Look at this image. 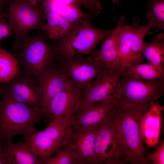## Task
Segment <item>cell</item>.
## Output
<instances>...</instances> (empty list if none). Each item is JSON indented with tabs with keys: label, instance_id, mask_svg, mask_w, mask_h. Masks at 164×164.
Returning a JSON list of instances; mask_svg holds the SVG:
<instances>
[{
	"label": "cell",
	"instance_id": "6da1fadb",
	"mask_svg": "<svg viewBox=\"0 0 164 164\" xmlns=\"http://www.w3.org/2000/svg\"><path fill=\"white\" fill-rule=\"evenodd\" d=\"M146 111L118 105L112 118L125 149L129 164H149L145 156L142 121Z\"/></svg>",
	"mask_w": 164,
	"mask_h": 164
},
{
	"label": "cell",
	"instance_id": "7a4b0ae2",
	"mask_svg": "<svg viewBox=\"0 0 164 164\" xmlns=\"http://www.w3.org/2000/svg\"><path fill=\"white\" fill-rule=\"evenodd\" d=\"M43 116L42 110L14 101L3 94L0 103V138L7 142L17 135L27 137L36 132L35 125Z\"/></svg>",
	"mask_w": 164,
	"mask_h": 164
},
{
	"label": "cell",
	"instance_id": "3957f363",
	"mask_svg": "<svg viewBox=\"0 0 164 164\" xmlns=\"http://www.w3.org/2000/svg\"><path fill=\"white\" fill-rule=\"evenodd\" d=\"M91 19L90 15L77 21L68 34L58 40L53 46L55 59L89 54L110 35L112 29L97 28L92 25Z\"/></svg>",
	"mask_w": 164,
	"mask_h": 164
},
{
	"label": "cell",
	"instance_id": "277c9868",
	"mask_svg": "<svg viewBox=\"0 0 164 164\" xmlns=\"http://www.w3.org/2000/svg\"><path fill=\"white\" fill-rule=\"evenodd\" d=\"M10 53L21 69L37 81L55 62L53 46L38 33L26 35Z\"/></svg>",
	"mask_w": 164,
	"mask_h": 164
},
{
	"label": "cell",
	"instance_id": "5b68a950",
	"mask_svg": "<svg viewBox=\"0 0 164 164\" xmlns=\"http://www.w3.org/2000/svg\"><path fill=\"white\" fill-rule=\"evenodd\" d=\"M164 93V79L145 80L123 73L116 92L118 104L146 111Z\"/></svg>",
	"mask_w": 164,
	"mask_h": 164
},
{
	"label": "cell",
	"instance_id": "8992f818",
	"mask_svg": "<svg viewBox=\"0 0 164 164\" xmlns=\"http://www.w3.org/2000/svg\"><path fill=\"white\" fill-rule=\"evenodd\" d=\"M125 21V18L122 16L117 22L119 25L118 65L123 70L129 64L143 63L144 39L151 29L148 23L141 25L137 17L134 18L131 25L126 24Z\"/></svg>",
	"mask_w": 164,
	"mask_h": 164
},
{
	"label": "cell",
	"instance_id": "52a82bcc",
	"mask_svg": "<svg viewBox=\"0 0 164 164\" xmlns=\"http://www.w3.org/2000/svg\"><path fill=\"white\" fill-rule=\"evenodd\" d=\"M7 17L15 37L12 49L30 31L42 30L45 21L39 4H32L23 0H13L9 4Z\"/></svg>",
	"mask_w": 164,
	"mask_h": 164
},
{
	"label": "cell",
	"instance_id": "ba28073f",
	"mask_svg": "<svg viewBox=\"0 0 164 164\" xmlns=\"http://www.w3.org/2000/svg\"><path fill=\"white\" fill-rule=\"evenodd\" d=\"M95 153L99 164H129L125 149L112 119L98 128Z\"/></svg>",
	"mask_w": 164,
	"mask_h": 164
},
{
	"label": "cell",
	"instance_id": "9c48e42d",
	"mask_svg": "<svg viewBox=\"0 0 164 164\" xmlns=\"http://www.w3.org/2000/svg\"><path fill=\"white\" fill-rule=\"evenodd\" d=\"M55 61L71 82L83 90L105 69L94 56L84 58L76 55Z\"/></svg>",
	"mask_w": 164,
	"mask_h": 164
},
{
	"label": "cell",
	"instance_id": "30bf717a",
	"mask_svg": "<svg viewBox=\"0 0 164 164\" xmlns=\"http://www.w3.org/2000/svg\"><path fill=\"white\" fill-rule=\"evenodd\" d=\"M123 73L119 67L104 69L83 90V102L79 109L105 101L117 102V89Z\"/></svg>",
	"mask_w": 164,
	"mask_h": 164
},
{
	"label": "cell",
	"instance_id": "8fae6325",
	"mask_svg": "<svg viewBox=\"0 0 164 164\" xmlns=\"http://www.w3.org/2000/svg\"><path fill=\"white\" fill-rule=\"evenodd\" d=\"M4 85V94L14 101L43 111L42 94L38 83L21 69Z\"/></svg>",
	"mask_w": 164,
	"mask_h": 164
},
{
	"label": "cell",
	"instance_id": "7c38bea8",
	"mask_svg": "<svg viewBox=\"0 0 164 164\" xmlns=\"http://www.w3.org/2000/svg\"><path fill=\"white\" fill-rule=\"evenodd\" d=\"M118 106L117 102L107 100L81 108L72 118L73 126L80 128L100 127L111 120Z\"/></svg>",
	"mask_w": 164,
	"mask_h": 164
},
{
	"label": "cell",
	"instance_id": "4fadbf2b",
	"mask_svg": "<svg viewBox=\"0 0 164 164\" xmlns=\"http://www.w3.org/2000/svg\"><path fill=\"white\" fill-rule=\"evenodd\" d=\"M83 99V90L72 84L53 97L44 116L50 119L56 117L73 116L78 111Z\"/></svg>",
	"mask_w": 164,
	"mask_h": 164
},
{
	"label": "cell",
	"instance_id": "5bb4252c",
	"mask_svg": "<svg viewBox=\"0 0 164 164\" xmlns=\"http://www.w3.org/2000/svg\"><path fill=\"white\" fill-rule=\"evenodd\" d=\"M99 128H80L73 126L70 136L64 145L77 155L80 164H99L95 153V145Z\"/></svg>",
	"mask_w": 164,
	"mask_h": 164
},
{
	"label": "cell",
	"instance_id": "9a60e30c",
	"mask_svg": "<svg viewBox=\"0 0 164 164\" xmlns=\"http://www.w3.org/2000/svg\"><path fill=\"white\" fill-rule=\"evenodd\" d=\"M37 82L42 94L43 115L53 97L73 84L56 61L43 73Z\"/></svg>",
	"mask_w": 164,
	"mask_h": 164
},
{
	"label": "cell",
	"instance_id": "2e32d148",
	"mask_svg": "<svg viewBox=\"0 0 164 164\" xmlns=\"http://www.w3.org/2000/svg\"><path fill=\"white\" fill-rule=\"evenodd\" d=\"M164 107L158 102H153L147 109L142 121L144 141L149 147H153L159 141L162 112Z\"/></svg>",
	"mask_w": 164,
	"mask_h": 164
},
{
	"label": "cell",
	"instance_id": "e0dca14e",
	"mask_svg": "<svg viewBox=\"0 0 164 164\" xmlns=\"http://www.w3.org/2000/svg\"><path fill=\"white\" fill-rule=\"evenodd\" d=\"M25 138L38 156L39 164H45L61 148L45 130L36 132Z\"/></svg>",
	"mask_w": 164,
	"mask_h": 164
},
{
	"label": "cell",
	"instance_id": "ac0fdd59",
	"mask_svg": "<svg viewBox=\"0 0 164 164\" xmlns=\"http://www.w3.org/2000/svg\"><path fill=\"white\" fill-rule=\"evenodd\" d=\"M118 30L119 26L117 23L116 27L104 41L101 49L94 54V56L106 69L111 70L119 67L118 46Z\"/></svg>",
	"mask_w": 164,
	"mask_h": 164
},
{
	"label": "cell",
	"instance_id": "d6986e66",
	"mask_svg": "<svg viewBox=\"0 0 164 164\" xmlns=\"http://www.w3.org/2000/svg\"><path fill=\"white\" fill-rule=\"evenodd\" d=\"M73 116L53 118L50 119L44 130L60 148L66 144L71 135L73 128Z\"/></svg>",
	"mask_w": 164,
	"mask_h": 164
},
{
	"label": "cell",
	"instance_id": "ffe728a7",
	"mask_svg": "<svg viewBox=\"0 0 164 164\" xmlns=\"http://www.w3.org/2000/svg\"><path fill=\"white\" fill-rule=\"evenodd\" d=\"M44 15L46 22L42 30L51 39L58 40L63 38L73 26V23L69 22L59 15L53 13Z\"/></svg>",
	"mask_w": 164,
	"mask_h": 164
},
{
	"label": "cell",
	"instance_id": "44dd1931",
	"mask_svg": "<svg viewBox=\"0 0 164 164\" xmlns=\"http://www.w3.org/2000/svg\"><path fill=\"white\" fill-rule=\"evenodd\" d=\"M7 143L12 157V164H39L38 158L28 141L13 143L11 140Z\"/></svg>",
	"mask_w": 164,
	"mask_h": 164
},
{
	"label": "cell",
	"instance_id": "7402d4cb",
	"mask_svg": "<svg viewBox=\"0 0 164 164\" xmlns=\"http://www.w3.org/2000/svg\"><path fill=\"white\" fill-rule=\"evenodd\" d=\"M142 54L149 63L158 69L163 67L164 61V35L159 34L150 43L144 42Z\"/></svg>",
	"mask_w": 164,
	"mask_h": 164
},
{
	"label": "cell",
	"instance_id": "603a6c76",
	"mask_svg": "<svg viewBox=\"0 0 164 164\" xmlns=\"http://www.w3.org/2000/svg\"><path fill=\"white\" fill-rule=\"evenodd\" d=\"M123 73L135 78L145 80L164 79V68H157L150 63L129 64L124 69Z\"/></svg>",
	"mask_w": 164,
	"mask_h": 164
},
{
	"label": "cell",
	"instance_id": "cb8c5ba5",
	"mask_svg": "<svg viewBox=\"0 0 164 164\" xmlns=\"http://www.w3.org/2000/svg\"><path fill=\"white\" fill-rule=\"evenodd\" d=\"M20 69L15 57L4 49L0 42V84L9 82L18 73Z\"/></svg>",
	"mask_w": 164,
	"mask_h": 164
},
{
	"label": "cell",
	"instance_id": "d4e9b609",
	"mask_svg": "<svg viewBox=\"0 0 164 164\" xmlns=\"http://www.w3.org/2000/svg\"><path fill=\"white\" fill-rule=\"evenodd\" d=\"M146 6L148 9L146 16L151 28L164 29V0H148Z\"/></svg>",
	"mask_w": 164,
	"mask_h": 164
},
{
	"label": "cell",
	"instance_id": "484cf974",
	"mask_svg": "<svg viewBox=\"0 0 164 164\" xmlns=\"http://www.w3.org/2000/svg\"><path fill=\"white\" fill-rule=\"evenodd\" d=\"M45 164H80L77 155L70 148L64 145L59 149Z\"/></svg>",
	"mask_w": 164,
	"mask_h": 164
},
{
	"label": "cell",
	"instance_id": "4316f807",
	"mask_svg": "<svg viewBox=\"0 0 164 164\" xmlns=\"http://www.w3.org/2000/svg\"><path fill=\"white\" fill-rule=\"evenodd\" d=\"M81 5L67 4L63 13L60 16L70 23L73 24L77 21L90 15L81 10Z\"/></svg>",
	"mask_w": 164,
	"mask_h": 164
},
{
	"label": "cell",
	"instance_id": "83f0119b",
	"mask_svg": "<svg viewBox=\"0 0 164 164\" xmlns=\"http://www.w3.org/2000/svg\"><path fill=\"white\" fill-rule=\"evenodd\" d=\"M145 159L149 164H164V139L155 150L145 154Z\"/></svg>",
	"mask_w": 164,
	"mask_h": 164
},
{
	"label": "cell",
	"instance_id": "f1b7e54d",
	"mask_svg": "<svg viewBox=\"0 0 164 164\" xmlns=\"http://www.w3.org/2000/svg\"><path fill=\"white\" fill-rule=\"evenodd\" d=\"M12 161L7 142L0 138V164H12Z\"/></svg>",
	"mask_w": 164,
	"mask_h": 164
},
{
	"label": "cell",
	"instance_id": "f546056e",
	"mask_svg": "<svg viewBox=\"0 0 164 164\" xmlns=\"http://www.w3.org/2000/svg\"><path fill=\"white\" fill-rule=\"evenodd\" d=\"M14 36L11 27L4 16L0 14V42L4 39Z\"/></svg>",
	"mask_w": 164,
	"mask_h": 164
},
{
	"label": "cell",
	"instance_id": "4dcf8cb0",
	"mask_svg": "<svg viewBox=\"0 0 164 164\" xmlns=\"http://www.w3.org/2000/svg\"><path fill=\"white\" fill-rule=\"evenodd\" d=\"M54 2L65 4H77L83 5L93 15H97L100 12L93 6L89 0H51Z\"/></svg>",
	"mask_w": 164,
	"mask_h": 164
},
{
	"label": "cell",
	"instance_id": "1f68e13d",
	"mask_svg": "<svg viewBox=\"0 0 164 164\" xmlns=\"http://www.w3.org/2000/svg\"><path fill=\"white\" fill-rule=\"evenodd\" d=\"M93 6L100 13L102 9L100 0H89Z\"/></svg>",
	"mask_w": 164,
	"mask_h": 164
},
{
	"label": "cell",
	"instance_id": "d6a6232c",
	"mask_svg": "<svg viewBox=\"0 0 164 164\" xmlns=\"http://www.w3.org/2000/svg\"><path fill=\"white\" fill-rule=\"evenodd\" d=\"M7 0H0V14H4L3 9Z\"/></svg>",
	"mask_w": 164,
	"mask_h": 164
},
{
	"label": "cell",
	"instance_id": "836d02e7",
	"mask_svg": "<svg viewBox=\"0 0 164 164\" xmlns=\"http://www.w3.org/2000/svg\"><path fill=\"white\" fill-rule=\"evenodd\" d=\"M30 4L34 5H38L42 0H23Z\"/></svg>",
	"mask_w": 164,
	"mask_h": 164
},
{
	"label": "cell",
	"instance_id": "e575fe53",
	"mask_svg": "<svg viewBox=\"0 0 164 164\" xmlns=\"http://www.w3.org/2000/svg\"><path fill=\"white\" fill-rule=\"evenodd\" d=\"M4 89V84H0V103L1 101Z\"/></svg>",
	"mask_w": 164,
	"mask_h": 164
},
{
	"label": "cell",
	"instance_id": "d590c367",
	"mask_svg": "<svg viewBox=\"0 0 164 164\" xmlns=\"http://www.w3.org/2000/svg\"><path fill=\"white\" fill-rule=\"evenodd\" d=\"M112 1L114 6L115 5H119V0H111Z\"/></svg>",
	"mask_w": 164,
	"mask_h": 164
},
{
	"label": "cell",
	"instance_id": "8d00e7d4",
	"mask_svg": "<svg viewBox=\"0 0 164 164\" xmlns=\"http://www.w3.org/2000/svg\"><path fill=\"white\" fill-rule=\"evenodd\" d=\"M8 0H7V1H8Z\"/></svg>",
	"mask_w": 164,
	"mask_h": 164
}]
</instances>
